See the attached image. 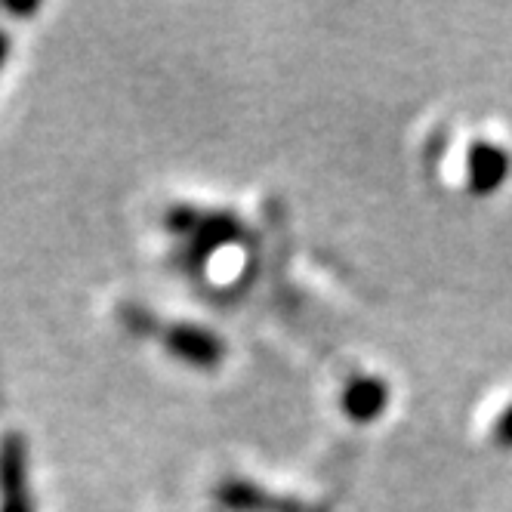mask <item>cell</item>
<instances>
[{
    "label": "cell",
    "instance_id": "277c9868",
    "mask_svg": "<svg viewBox=\"0 0 512 512\" xmlns=\"http://www.w3.org/2000/svg\"><path fill=\"white\" fill-rule=\"evenodd\" d=\"M494 442L500 445V448H512V405L497 417V423H494Z\"/></svg>",
    "mask_w": 512,
    "mask_h": 512
},
{
    "label": "cell",
    "instance_id": "7a4b0ae2",
    "mask_svg": "<svg viewBox=\"0 0 512 512\" xmlns=\"http://www.w3.org/2000/svg\"><path fill=\"white\" fill-rule=\"evenodd\" d=\"M389 408V386L377 377H358L343 392V411L355 423H374Z\"/></svg>",
    "mask_w": 512,
    "mask_h": 512
},
{
    "label": "cell",
    "instance_id": "3957f363",
    "mask_svg": "<svg viewBox=\"0 0 512 512\" xmlns=\"http://www.w3.org/2000/svg\"><path fill=\"white\" fill-rule=\"evenodd\" d=\"M182 352L195 361H216L219 358V343L207 334H198V331H186L182 334Z\"/></svg>",
    "mask_w": 512,
    "mask_h": 512
},
{
    "label": "cell",
    "instance_id": "6da1fadb",
    "mask_svg": "<svg viewBox=\"0 0 512 512\" xmlns=\"http://www.w3.org/2000/svg\"><path fill=\"white\" fill-rule=\"evenodd\" d=\"M466 170H469V192L491 195L509 176V155L491 142H475L466 161Z\"/></svg>",
    "mask_w": 512,
    "mask_h": 512
}]
</instances>
